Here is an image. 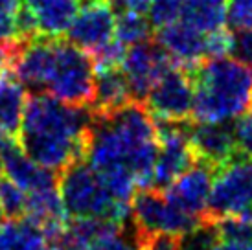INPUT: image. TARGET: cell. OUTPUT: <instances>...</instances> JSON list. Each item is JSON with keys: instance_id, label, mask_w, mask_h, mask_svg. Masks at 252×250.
Returning <instances> with one entry per match:
<instances>
[{"instance_id": "4", "label": "cell", "mask_w": 252, "mask_h": 250, "mask_svg": "<svg viewBox=\"0 0 252 250\" xmlns=\"http://www.w3.org/2000/svg\"><path fill=\"white\" fill-rule=\"evenodd\" d=\"M57 191L66 217H96L127 224L131 204L116 201L99 175L83 158L72 162L57 173Z\"/></svg>"}, {"instance_id": "14", "label": "cell", "mask_w": 252, "mask_h": 250, "mask_svg": "<svg viewBox=\"0 0 252 250\" xmlns=\"http://www.w3.org/2000/svg\"><path fill=\"white\" fill-rule=\"evenodd\" d=\"M155 42L168 54L173 64L191 72L206 61V33L182 19L158 28Z\"/></svg>"}, {"instance_id": "22", "label": "cell", "mask_w": 252, "mask_h": 250, "mask_svg": "<svg viewBox=\"0 0 252 250\" xmlns=\"http://www.w3.org/2000/svg\"><path fill=\"white\" fill-rule=\"evenodd\" d=\"M151 35V22L146 15L127 11V9H116V31L114 37L122 44L131 46L136 42L147 41Z\"/></svg>"}, {"instance_id": "27", "label": "cell", "mask_w": 252, "mask_h": 250, "mask_svg": "<svg viewBox=\"0 0 252 250\" xmlns=\"http://www.w3.org/2000/svg\"><path fill=\"white\" fill-rule=\"evenodd\" d=\"M230 125L238 155L252 156V114H241Z\"/></svg>"}, {"instance_id": "34", "label": "cell", "mask_w": 252, "mask_h": 250, "mask_svg": "<svg viewBox=\"0 0 252 250\" xmlns=\"http://www.w3.org/2000/svg\"><path fill=\"white\" fill-rule=\"evenodd\" d=\"M2 173H4V167H2V160H0V179H2Z\"/></svg>"}, {"instance_id": "1", "label": "cell", "mask_w": 252, "mask_h": 250, "mask_svg": "<svg viewBox=\"0 0 252 250\" xmlns=\"http://www.w3.org/2000/svg\"><path fill=\"white\" fill-rule=\"evenodd\" d=\"M157 122L146 105L133 99L116 111L92 118L85 162L99 175H133L138 188H153Z\"/></svg>"}, {"instance_id": "20", "label": "cell", "mask_w": 252, "mask_h": 250, "mask_svg": "<svg viewBox=\"0 0 252 250\" xmlns=\"http://www.w3.org/2000/svg\"><path fill=\"white\" fill-rule=\"evenodd\" d=\"M28 99V91L11 72L0 74V127L17 136Z\"/></svg>"}, {"instance_id": "12", "label": "cell", "mask_w": 252, "mask_h": 250, "mask_svg": "<svg viewBox=\"0 0 252 250\" xmlns=\"http://www.w3.org/2000/svg\"><path fill=\"white\" fill-rule=\"evenodd\" d=\"M56 41L57 39L54 37L37 35L30 41H24L15 57L9 72L21 81L26 91H30V94L44 92L46 89L56 56Z\"/></svg>"}, {"instance_id": "9", "label": "cell", "mask_w": 252, "mask_h": 250, "mask_svg": "<svg viewBox=\"0 0 252 250\" xmlns=\"http://www.w3.org/2000/svg\"><path fill=\"white\" fill-rule=\"evenodd\" d=\"M114 31L116 7L112 0H81L77 15L64 35L66 41L91 56L114 39Z\"/></svg>"}, {"instance_id": "35", "label": "cell", "mask_w": 252, "mask_h": 250, "mask_svg": "<svg viewBox=\"0 0 252 250\" xmlns=\"http://www.w3.org/2000/svg\"><path fill=\"white\" fill-rule=\"evenodd\" d=\"M4 219V212H2V206H0V221Z\"/></svg>"}, {"instance_id": "31", "label": "cell", "mask_w": 252, "mask_h": 250, "mask_svg": "<svg viewBox=\"0 0 252 250\" xmlns=\"http://www.w3.org/2000/svg\"><path fill=\"white\" fill-rule=\"evenodd\" d=\"M112 4H114L116 9H127V11H134V13L147 17L151 0H112Z\"/></svg>"}, {"instance_id": "18", "label": "cell", "mask_w": 252, "mask_h": 250, "mask_svg": "<svg viewBox=\"0 0 252 250\" xmlns=\"http://www.w3.org/2000/svg\"><path fill=\"white\" fill-rule=\"evenodd\" d=\"M0 250H50L48 234L28 216L0 221Z\"/></svg>"}, {"instance_id": "11", "label": "cell", "mask_w": 252, "mask_h": 250, "mask_svg": "<svg viewBox=\"0 0 252 250\" xmlns=\"http://www.w3.org/2000/svg\"><path fill=\"white\" fill-rule=\"evenodd\" d=\"M171 64L173 61L157 42L142 41L127 46L120 68L126 76L133 97L136 101H144L151 87Z\"/></svg>"}, {"instance_id": "19", "label": "cell", "mask_w": 252, "mask_h": 250, "mask_svg": "<svg viewBox=\"0 0 252 250\" xmlns=\"http://www.w3.org/2000/svg\"><path fill=\"white\" fill-rule=\"evenodd\" d=\"M134 97L127 85V79L120 66L116 68L96 70V85H94V101L91 109L96 114L116 111L124 105L131 103Z\"/></svg>"}, {"instance_id": "13", "label": "cell", "mask_w": 252, "mask_h": 250, "mask_svg": "<svg viewBox=\"0 0 252 250\" xmlns=\"http://www.w3.org/2000/svg\"><path fill=\"white\" fill-rule=\"evenodd\" d=\"M188 136L195 160L214 171L238 155L230 124L188 122Z\"/></svg>"}, {"instance_id": "15", "label": "cell", "mask_w": 252, "mask_h": 250, "mask_svg": "<svg viewBox=\"0 0 252 250\" xmlns=\"http://www.w3.org/2000/svg\"><path fill=\"white\" fill-rule=\"evenodd\" d=\"M212 179H214V169L201 162H195L184 173L179 175L171 184L164 188V193L168 195L169 201H173L184 212L208 221L206 206H208V197L212 189Z\"/></svg>"}, {"instance_id": "5", "label": "cell", "mask_w": 252, "mask_h": 250, "mask_svg": "<svg viewBox=\"0 0 252 250\" xmlns=\"http://www.w3.org/2000/svg\"><path fill=\"white\" fill-rule=\"evenodd\" d=\"M94 85L96 70L92 57L70 41L59 37L44 92L68 105L91 107L94 101Z\"/></svg>"}, {"instance_id": "6", "label": "cell", "mask_w": 252, "mask_h": 250, "mask_svg": "<svg viewBox=\"0 0 252 250\" xmlns=\"http://www.w3.org/2000/svg\"><path fill=\"white\" fill-rule=\"evenodd\" d=\"M131 219L134 237L155 234L182 237L206 222L179 208L175 202L169 201L164 189L158 188H144L134 193L131 201Z\"/></svg>"}, {"instance_id": "24", "label": "cell", "mask_w": 252, "mask_h": 250, "mask_svg": "<svg viewBox=\"0 0 252 250\" xmlns=\"http://www.w3.org/2000/svg\"><path fill=\"white\" fill-rule=\"evenodd\" d=\"M0 206L4 216L13 219V217L26 216V206H28V193L17 186L9 179H0Z\"/></svg>"}, {"instance_id": "23", "label": "cell", "mask_w": 252, "mask_h": 250, "mask_svg": "<svg viewBox=\"0 0 252 250\" xmlns=\"http://www.w3.org/2000/svg\"><path fill=\"white\" fill-rule=\"evenodd\" d=\"M61 250H138L134 234H127L126 226L112 230L105 236H99L87 243L64 245Z\"/></svg>"}, {"instance_id": "17", "label": "cell", "mask_w": 252, "mask_h": 250, "mask_svg": "<svg viewBox=\"0 0 252 250\" xmlns=\"http://www.w3.org/2000/svg\"><path fill=\"white\" fill-rule=\"evenodd\" d=\"M35 17L39 35L59 39L70 28L81 0H24Z\"/></svg>"}, {"instance_id": "33", "label": "cell", "mask_w": 252, "mask_h": 250, "mask_svg": "<svg viewBox=\"0 0 252 250\" xmlns=\"http://www.w3.org/2000/svg\"><path fill=\"white\" fill-rule=\"evenodd\" d=\"M19 146V142H17V136H13V134H9L7 131H4L2 127H0V156L6 153V151H9L11 147Z\"/></svg>"}, {"instance_id": "30", "label": "cell", "mask_w": 252, "mask_h": 250, "mask_svg": "<svg viewBox=\"0 0 252 250\" xmlns=\"http://www.w3.org/2000/svg\"><path fill=\"white\" fill-rule=\"evenodd\" d=\"M138 250H182L181 237L155 234V236L136 237Z\"/></svg>"}, {"instance_id": "38", "label": "cell", "mask_w": 252, "mask_h": 250, "mask_svg": "<svg viewBox=\"0 0 252 250\" xmlns=\"http://www.w3.org/2000/svg\"><path fill=\"white\" fill-rule=\"evenodd\" d=\"M251 109H252V105H251Z\"/></svg>"}, {"instance_id": "37", "label": "cell", "mask_w": 252, "mask_h": 250, "mask_svg": "<svg viewBox=\"0 0 252 250\" xmlns=\"http://www.w3.org/2000/svg\"><path fill=\"white\" fill-rule=\"evenodd\" d=\"M251 219H252V210H251Z\"/></svg>"}, {"instance_id": "29", "label": "cell", "mask_w": 252, "mask_h": 250, "mask_svg": "<svg viewBox=\"0 0 252 250\" xmlns=\"http://www.w3.org/2000/svg\"><path fill=\"white\" fill-rule=\"evenodd\" d=\"M230 56L252 64V30H234L232 31Z\"/></svg>"}, {"instance_id": "7", "label": "cell", "mask_w": 252, "mask_h": 250, "mask_svg": "<svg viewBox=\"0 0 252 250\" xmlns=\"http://www.w3.org/2000/svg\"><path fill=\"white\" fill-rule=\"evenodd\" d=\"M252 210V156L236 155L216 169L206 206V219L243 216Z\"/></svg>"}, {"instance_id": "2", "label": "cell", "mask_w": 252, "mask_h": 250, "mask_svg": "<svg viewBox=\"0 0 252 250\" xmlns=\"http://www.w3.org/2000/svg\"><path fill=\"white\" fill-rule=\"evenodd\" d=\"M92 118L91 107L68 105L46 92L30 94L17 134L19 146L37 164L59 173L85 160Z\"/></svg>"}, {"instance_id": "36", "label": "cell", "mask_w": 252, "mask_h": 250, "mask_svg": "<svg viewBox=\"0 0 252 250\" xmlns=\"http://www.w3.org/2000/svg\"><path fill=\"white\" fill-rule=\"evenodd\" d=\"M0 74H4V70H2V68H0Z\"/></svg>"}, {"instance_id": "21", "label": "cell", "mask_w": 252, "mask_h": 250, "mask_svg": "<svg viewBox=\"0 0 252 250\" xmlns=\"http://www.w3.org/2000/svg\"><path fill=\"white\" fill-rule=\"evenodd\" d=\"M228 0H182L181 19L204 33L223 28Z\"/></svg>"}, {"instance_id": "32", "label": "cell", "mask_w": 252, "mask_h": 250, "mask_svg": "<svg viewBox=\"0 0 252 250\" xmlns=\"http://www.w3.org/2000/svg\"><path fill=\"white\" fill-rule=\"evenodd\" d=\"M208 250H252V243H239V241H226V239H219L210 245Z\"/></svg>"}, {"instance_id": "25", "label": "cell", "mask_w": 252, "mask_h": 250, "mask_svg": "<svg viewBox=\"0 0 252 250\" xmlns=\"http://www.w3.org/2000/svg\"><path fill=\"white\" fill-rule=\"evenodd\" d=\"M182 15V0H151L147 19L155 28H164L177 22Z\"/></svg>"}, {"instance_id": "16", "label": "cell", "mask_w": 252, "mask_h": 250, "mask_svg": "<svg viewBox=\"0 0 252 250\" xmlns=\"http://www.w3.org/2000/svg\"><path fill=\"white\" fill-rule=\"evenodd\" d=\"M4 173L9 181H13L17 186H21L26 193L46 189V188L57 186V173L48 167L37 164L33 158L21 149V146L11 147L9 151L0 156Z\"/></svg>"}, {"instance_id": "8", "label": "cell", "mask_w": 252, "mask_h": 250, "mask_svg": "<svg viewBox=\"0 0 252 250\" xmlns=\"http://www.w3.org/2000/svg\"><path fill=\"white\" fill-rule=\"evenodd\" d=\"M193 72L171 64L142 103L157 124H188L193 114Z\"/></svg>"}, {"instance_id": "3", "label": "cell", "mask_w": 252, "mask_h": 250, "mask_svg": "<svg viewBox=\"0 0 252 250\" xmlns=\"http://www.w3.org/2000/svg\"><path fill=\"white\" fill-rule=\"evenodd\" d=\"M193 122L230 124L252 105V64L236 57L206 59L193 70Z\"/></svg>"}, {"instance_id": "10", "label": "cell", "mask_w": 252, "mask_h": 250, "mask_svg": "<svg viewBox=\"0 0 252 250\" xmlns=\"http://www.w3.org/2000/svg\"><path fill=\"white\" fill-rule=\"evenodd\" d=\"M157 142L153 188L164 189L197 160L189 144L188 124H157Z\"/></svg>"}, {"instance_id": "28", "label": "cell", "mask_w": 252, "mask_h": 250, "mask_svg": "<svg viewBox=\"0 0 252 250\" xmlns=\"http://www.w3.org/2000/svg\"><path fill=\"white\" fill-rule=\"evenodd\" d=\"M232 52V30L217 28L206 33V59L228 57Z\"/></svg>"}, {"instance_id": "26", "label": "cell", "mask_w": 252, "mask_h": 250, "mask_svg": "<svg viewBox=\"0 0 252 250\" xmlns=\"http://www.w3.org/2000/svg\"><path fill=\"white\" fill-rule=\"evenodd\" d=\"M226 22L232 30H252V0H228Z\"/></svg>"}]
</instances>
